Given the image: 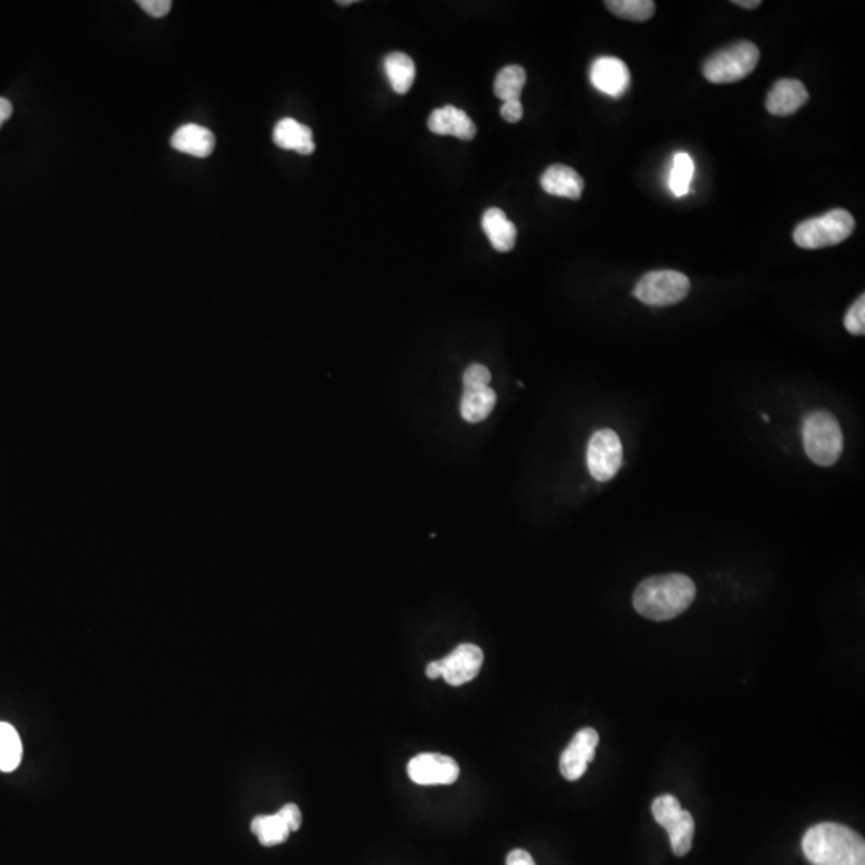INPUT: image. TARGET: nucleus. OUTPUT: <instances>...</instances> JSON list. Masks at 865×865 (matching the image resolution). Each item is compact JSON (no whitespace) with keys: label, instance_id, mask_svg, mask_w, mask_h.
<instances>
[{"label":"nucleus","instance_id":"nucleus-1","mask_svg":"<svg viewBox=\"0 0 865 865\" xmlns=\"http://www.w3.org/2000/svg\"><path fill=\"white\" fill-rule=\"evenodd\" d=\"M696 598V585L684 574H667L643 580L633 595V606L640 616L664 622L675 619Z\"/></svg>","mask_w":865,"mask_h":865},{"label":"nucleus","instance_id":"nucleus-2","mask_svg":"<svg viewBox=\"0 0 865 865\" xmlns=\"http://www.w3.org/2000/svg\"><path fill=\"white\" fill-rule=\"evenodd\" d=\"M801 848L813 865H865L864 838L835 822L811 827L801 841Z\"/></svg>","mask_w":865,"mask_h":865},{"label":"nucleus","instance_id":"nucleus-3","mask_svg":"<svg viewBox=\"0 0 865 865\" xmlns=\"http://www.w3.org/2000/svg\"><path fill=\"white\" fill-rule=\"evenodd\" d=\"M803 446L809 460L821 467L838 462L845 446L840 423L830 412L814 411L803 422Z\"/></svg>","mask_w":865,"mask_h":865},{"label":"nucleus","instance_id":"nucleus-4","mask_svg":"<svg viewBox=\"0 0 865 865\" xmlns=\"http://www.w3.org/2000/svg\"><path fill=\"white\" fill-rule=\"evenodd\" d=\"M853 215L843 209L830 210L821 217L809 218L793 231V241L801 249L816 250L837 246L853 234Z\"/></svg>","mask_w":865,"mask_h":865},{"label":"nucleus","instance_id":"nucleus-5","mask_svg":"<svg viewBox=\"0 0 865 865\" xmlns=\"http://www.w3.org/2000/svg\"><path fill=\"white\" fill-rule=\"evenodd\" d=\"M760 61V50L749 41L737 42L705 61L702 74L712 84H734L749 76Z\"/></svg>","mask_w":865,"mask_h":865},{"label":"nucleus","instance_id":"nucleus-6","mask_svg":"<svg viewBox=\"0 0 865 865\" xmlns=\"http://www.w3.org/2000/svg\"><path fill=\"white\" fill-rule=\"evenodd\" d=\"M691 281L678 271L660 270L644 274L633 290L641 303L648 306H672L688 297Z\"/></svg>","mask_w":865,"mask_h":865},{"label":"nucleus","instance_id":"nucleus-7","mask_svg":"<svg viewBox=\"0 0 865 865\" xmlns=\"http://www.w3.org/2000/svg\"><path fill=\"white\" fill-rule=\"evenodd\" d=\"M491 372L483 364H471L463 374V396L460 414L468 423L487 419L497 403L495 391L489 387Z\"/></svg>","mask_w":865,"mask_h":865},{"label":"nucleus","instance_id":"nucleus-8","mask_svg":"<svg viewBox=\"0 0 865 865\" xmlns=\"http://www.w3.org/2000/svg\"><path fill=\"white\" fill-rule=\"evenodd\" d=\"M652 814L657 824L667 830L673 853L686 856L691 851L694 838V819L691 813L681 808L680 801L673 795H660L652 803Z\"/></svg>","mask_w":865,"mask_h":865},{"label":"nucleus","instance_id":"nucleus-9","mask_svg":"<svg viewBox=\"0 0 865 865\" xmlns=\"http://www.w3.org/2000/svg\"><path fill=\"white\" fill-rule=\"evenodd\" d=\"M624 460V449L616 431L598 430L588 441L587 465L590 475L606 483L619 473Z\"/></svg>","mask_w":865,"mask_h":865},{"label":"nucleus","instance_id":"nucleus-10","mask_svg":"<svg viewBox=\"0 0 865 865\" xmlns=\"http://www.w3.org/2000/svg\"><path fill=\"white\" fill-rule=\"evenodd\" d=\"M411 781L419 785H451L460 776V768L454 758L441 753H420L407 765Z\"/></svg>","mask_w":865,"mask_h":865},{"label":"nucleus","instance_id":"nucleus-11","mask_svg":"<svg viewBox=\"0 0 865 865\" xmlns=\"http://www.w3.org/2000/svg\"><path fill=\"white\" fill-rule=\"evenodd\" d=\"M484 654L476 644H460L449 656L439 659L441 678L451 686H462L475 680L483 667Z\"/></svg>","mask_w":865,"mask_h":865},{"label":"nucleus","instance_id":"nucleus-12","mask_svg":"<svg viewBox=\"0 0 865 865\" xmlns=\"http://www.w3.org/2000/svg\"><path fill=\"white\" fill-rule=\"evenodd\" d=\"M600 744V734L593 728L580 729L572 737L568 749L561 753L560 773L568 781H579L587 773V768L595 758L596 747Z\"/></svg>","mask_w":865,"mask_h":865},{"label":"nucleus","instance_id":"nucleus-13","mask_svg":"<svg viewBox=\"0 0 865 865\" xmlns=\"http://www.w3.org/2000/svg\"><path fill=\"white\" fill-rule=\"evenodd\" d=\"M590 81L600 92L612 98H620L630 87V71L619 58L601 57L593 61Z\"/></svg>","mask_w":865,"mask_h":865},{"label":"nucleus","instance_id":"nucleus-14","mask_svg":"<svg viewBox=\"0 0 865 865\" xmlns=\"http://www.w3.org/2000/svg\"><path fill=\"white\" fill-rule=\"evenodd\" d=\"M428 129L439 137L451 135L463 141L473 140L476 135L475 122L465 111L455 106L435 109L428 117Z\"/></svg>","mask_w":865,"mask_h":865},{"label":"nucleus","instance_id":"nucleus-15","mask_svg":"<svg viewBox=\"0 0 865 865\" xmlns=\"http://www.w3.org/2000/svg\"><path fill=\"white\" fill-rule=\"evenodd\" d=\"M809 95L803 82L795 79H781L774 84L766 98V109L773 116H792L801 106L806 105Z\"/></svg>","mask_w":865,"mask_h":865},{"label":"nucleus","instance_id":"nucleus-16","mask_svg":"<svg viewBox=\"0 0 865 865\" xmlns=\"http://www.w3.org/2000/svg\"><path fill=\"white\" fill-rule=\"evenodd\" d=\"M540 185L545 193L552 194L556 198L572 199L577 201L584 193V178L580 177L576 170L568 165L555 164L545 170L540 178Z\"/></svg>","mask_w":865,"mask_h":865},{"label":"nucleus","instance_id":"nucleus-17","mask_svg":"<svg viewBox=\"0 0 865 865\" xmlns=\"http://www.w3.org/2000/svg\"><path fill=\"white\" fill-rule=\"evenodd\" d=\"M170 145L180 153L204 159L214 153L215 135L202 125L186 124L173 133Z\"/></svg>","mask_w":865,"mask_h":865},{"label":"nucleus","instance_id":"nucleus-18","mask_svg":"<svg viewBox=\"0 0 865 865\" xmlns=\"http://www.w3.org/2000/svg\"><path fill=\"white\" fill-rule=\"evenodd\" d=\"M273 141L276 146L287 151H297L303 156H310L314 153L313 132L308 125L300 124L295 119H281L276 124L273 132Z\"/></svg>","mask_w":865,"mask_h":865},{"label":"nucleus","instance_id":"nucleus-19","mask_svg":"<svg viewBox=\"0 0 865 865\" xmlns=\"http://www.w3.org/2000/svg\"><path fill=\"white\" fill-rule=\"evenodd\" d=\"M481 225H483L484 233L491 242V246L497 252H510L515 247L518 231H516L513 222L508 220L503 210L497 209V207L487 209L483 214Z\"/></svg>","mask_w":865,"mask_h":865},{"label":"nucleus","instance_id":"nucleus-20","mask_svg":"<svg viewBox=\"0 0 865 865\" xmlns=\"http://www.w3.org/2000/svg\"><path fill=\"white\" fill-rule=\"evenodd\" d=\"M383 68L390 81L391 89L404 95L412 89L415 81V63L403 52H393L383 61Z\"/></svg>","mask_w":865,"mask_h":865},{"label":"nucleus","instance_id":"nucleus-21","mask_svg":"<svg viewBox=\"0 0 865 865\" xmlns=\"http://www.w3.org/2000/svg\"><path fill=\"white\" fill-rule=\"evenodd\" d=\"M250 827L263 846L281 845L292 833L289 824L279 811L276 814L254 817Z\"/></svg>","mask_w":865,"mask_h":865},{"label":"nucleus","instance_id":"nucleus-22","mask_svg":"<svg viewBox=\"0 0 865 865\" xmlns=\"http://www.w3.org/2000/svg\"><path fill=\"white\" fill-rule=\"evenodd\" d=\"M23 744L20 734L10 723H0V771L12 773L20 766Z\"/></svg>","mask_w":865,"mask_h":865},{"label":"nucleus","instance_id":"nucleus-23","mask_svg":"<svg viewBox=\"0 0 865 865\" xmlns=\"http://www.w3.org/2000/svg\"><path fill=\"white\" fill-rule=\"evenodd\" d=\"M526 84V71L518 65L505 66L495 77V97L505 101H516L521 97Z\"/></svg>","mask_w":865,"mask_h":865},{"label":"nucleus","instance_id":"nucleus-24","mask_svg":"<svg viewBox=\"0 0 865 865\" xmlns=\"http://www.w3.org/2000/svg\"><path fill=\"white\" fill-rule=\"evenodd\" d=\"M604 5L616 17L638 21V23L648 21L656 12V4L651 0H608Z\"/></svg>","mask_w":865,"mask_h":865},{"label":"nucleus","instance_id":"nucleus-25","mask_svg":"<svg viewBox=\"0 0 865 865\" xmlns=\"http://www.w3.org/2000/svg\"><path fill=\"white\" fill-rule=\"evenodd\" d=\"M692 177H694V161L688 153H678L673 159L672 172L668 178V188L676 198H683L689 193Z\"/></svg>","mask_w":865,"mask_h":865},{"label":"nucleus","instance_id":"nucleus-26","mask_svg":"<svg viewBox=\"0 0 865 865\" xmlns=\"http://www.w3.org/2000/svg\"><path fill=\"white\" fill-rule=\"evenodd\" d=\"M845 327L849 334H865V297L857 298L845 316Z\"/></svg>","mask_w":865,"mask_h":865},{"label":"nucleus","instance_id":"nucleus-27","mask_svg":"<svg viewBox=\"0 0 865 865\" xmlns=\"http://www.w3.org/2000/svg\"><path fill=\"white\" fill-rule=\"evenodd\" d=\"M138 5L153 18H164L172 9L170 0H138Z\"/></svg>","mask_w":865,"mask_h":865},{"label":"nucleus","instance_id":"nucleus-28","mask_svg":"<svg viewBox=\"0 0 865 865\" xmlns=\"http://www.w3.org/2000/svg\"><path fill=\"white\" fill-rule=\"evenodd\" d=\"M500 116H502L505 121L510 122V124H516V122L521 121L524 116V109L523 105H521V101H505L502 108H500Z\"/></svg>","mask_w":865,"mask_h":865},{"label":"nucleus","instance_id":"nucleus-29","mask_svg":"<svg viewBox=\"0 0 865 865\" xmlns=\"http://www.w3.org/2000/svg\"><path fill=\"white\" fill-rule=\"evenodd\" d=\"M279 813L284 816V819H286L292 832H297V830L300 829V825H302V813H300V809H298L297 805L289 803V805L282 806V808L279 809Z\"/></svg>","mask_w":865,"mask_h":865},{"label":"nucleus","instance_id":"nucleus-30","mask_svg":"<svg viewBox=\"0 0 865 865\" xmlns=\"http://www.w3.org/2000/svg\"><path fill=\"white\" fill-rule=\"evenodd\" d=\"M507 865H536V862L528 851L513 849L507 856Z\"/></svg>","mask_w":865,"mask_h":865},{"label":"nucleus","instance_id":"nucleus-31","mask_svg":"<svg viewBox=\"0 0 865 865\" xmlns=\"http://www.w3.org/2000/svg\"><path fill=\"white\" fill-rule=\"evenodd\" d=\"M12 111V103L7 98H0V127L9 121Z\"/></svg>","mask_w":865,"mask_h":865},{"label":"nucleus","instance_id":"nucleus-32","mask_svg":"<svg viewBox=\"0 0 865 865\" xmlns=\"http://www.w3.org/2000/svg\"><path fill=\"white\" fill-rule=\"evenodd\" d=\"M734 4L739 5L742 9L753 10L760 7V0H734Z\"/></svg>","mask_w":865,"mask_h":865},{"label":"nucleus","instance_id":"nucleus-33","mask_svg":"<svg viewBox=\"0 0 865 865\" xmlns=\"http://www.w3.org/2000/svg\"><path fill=\"white\" fill-rule=\"evenodd\" d=\"M355 4V0H348V2H338V5H343V7H348V5Z\"/></svg>","mask_w":865,"mask_h":865},{"label":"nucleus","instance_id":"nucleus-34","mask_svg":"<svg viewBox=\"0 0 865 865\" xmlns=\"http://www.w3.org/2000/svg\"><path fill=\"white\" fill-rule=\"evenodd\" d=\"M763 420H765V422H769V420L771 419H769L768 415L763 414Z\"/></svg>","mask_w":865,"mask_h":865}]
</instances>
